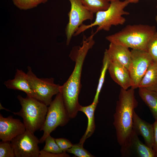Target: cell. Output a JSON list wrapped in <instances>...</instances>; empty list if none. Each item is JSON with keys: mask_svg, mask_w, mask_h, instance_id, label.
Masks as SVG:
<instances>
[{"mask_svg": "<svg viewBox=\"0 0 157 157\" xmlns=\"http://www.w3.org/2000/svg\"><path fill=\"white\" fill-rule=\"evenodd\" d=\"M93 33L88 38H84L82 45L77 49L74 60V70L67 81L60 86L61 94L64 105L70 119L76 116L81 106L78 96L81 89V77L83 65L89 50L95 43Z\"/></svg>", "mask_w": 157, "mask_h": 157, "instance_id": "cell-1", "label": "cell"}, {"mask_svg": "<svg viewBox=\"0 0 157 157\" xmlns=\"http://www.w3.org/2000/svg\"><path fill=\"white\" fill-rule=\"evenodd\" d=\"M134 90L131 87L127 90L121 88L116 102L113 124L120 146L124 144L133 130V113L138 105Z\"/></svg>", "mask_w": 157, "mask_h": 157, "instance_id": "cell-2", "label": "cell"}, {"mask_svg": "<svg viewBox=\"0 0 157 157\" xmlns=\"http://www.w3.org/2000/svg\"><path fill=\"white\" fill-rule=\"evenodd\" d=\"M156 31L154 26L128 25L119 31L107 36L106 38L110 43L147 51L148 42Z\"/></svg>", "mask_w": 157, "mask_h": 157, "instance_id": "cell-3", "label": "cell"}, {"mask_svg": "<svg viewBox=\"0 0 157 157\" xmlns=\"http://www.w3.org/2000/svg\"><path fill=\"white\" fill-rule=\"evenodd\" d=\"M129 3L128 1L116 0L110 2V5L106 10L99 11L96 13L94 21L88 25L83 24L78 29L74 35L77 36L88 28L97 26L94 34L102 30H110L113 26L123 25L126 21L123 16L130 13L124 10L125 8Z\"/></svg>", "mask_w": 157, "mask_h": 157, "instance_id": "cell-4", "label": "cell"}, {"mask_svg": "<svg viewBox=\"0 0 157 157\" xmlns=\"http://www.w3.org/2000/svg\"><path fill=\"white\" fill-rule=\"evenodd\" d=\"M17 98L21 108L19 112L13 113L22 117L26 129L34 133L43 125L48 107L36 99L27 96L24 98L18 95Z\"/></svg>", "mask_w": 157, "mask_h": 157, "instance_id": "cell-5", "label": "cell"}, {"mask_svg": "<svg viewBox=\"0 0 157 157\" xmlns=\"http://www.w3.org/2000/svg\"><path fill=\"white\" fill-rule=\"evenodd\" d=\"M70 119L62 95L59 92L48 107L44 123L40 130L43 131L42 135L39 139L40 143L44 142L46 138L57 127L66 125Z\"/></svg>", "mask_w": 157, "mask_h": 157, "instance_id": "cell-6", "label": "cell"}, {"mask_svg": "<svg viewBox=\"0 0 157 157\" xmlns=\"http://www.w3.org/2000/svg\"><path fill=\"white\" fill-rule=\"evenodd\" d=\"M28 79L35 99L49 106L52 97L60 92L61 85L54 83L53 78H39L33 73L30 67L28 66Z\"/></svg>", "mask_w": 157, "mask_h": 157, "instance_id": "cell-7", "label": "cell"}, {"mask_svg": "<svg viewBox=\"0 0 157 157\" xmlns=\"http://www.w3.org/2000/svg\"><path fill=\"white\" fill-rule=\"evenodd\" d=\"M69 0L71 8L68 14L69 22L65 29L67 45L83 22L87 20L92 21L94 18V14L84 6L81 0Z\"/></svg>", "mask_w": 157, "mask_h": 157, "instance_id": "cell-8", "label": "cell"}, {"mask_svg": "<svg viewBox=\"0 0 157 157\" xmlns=\"http://www.w3.org/2000/svg\"><path fill=\"white\" fill-rule=\"evenodd\" d=\"M16 157H39V140L30 131L26 130L10 141Z\"/></svg>", "mask_w": 157, "mask_h": 157, "instance_id": "cell-9", "label": "cell"}, {"mask_svg": "<svg viewBox=\"0 0 157 157\" xmlns=\"http://www.w3.org/2000/svg\"><path fill=\"white\" fill-rule=\"evenodd\" d=\"M131 63L129 71L131 79V88H138L139 83L153 61L148 52L145 51L132 49Z\"/></svg>", "mask_w": 157, "mask_h": 157, "instance_id": "cell-10", "label": "cell"}, {"mask_svg": "<svg viewBox=\"0 0 157 157\" xmlns=\"http://www.w3.org/2000/svg\"><path fill=\"white\" fill-rule=\"evenodd\" d=\"M122 157H154L156 153L152 148L143 143L133 129L132 132L120 150Z\"/></svg>", "mask_w": 157, "mask_h": 157, "instance_id": "cell-11", "label": "cell"}, {"mask_svg": "<svg viewBox=\"0 0 157 157\" xmlns=\"http://www.w3.org/2000/svg\"><path fill=\"white\" fill-rule=\"evenodd\" d=\"M23 122L19 119L10 116L4 117L0 114V139L1 141H11L26 131Z\"/></svg>", "mask_w": 157, "mask_h": 157, "instance_id": "cell-12", "label": "cell"}, {"mask_svg": "<svg viewBox=\"0 0 157 157\" xmlns=\"http://www.w3.org/2000/svg\"><path fill=\"white\" fill-rule=\"evenodd\" d=\"M108 70L112 79L121 88L127 90L132 86L129 70L118 62L110 59Z\"/></svg>", "mask_w": 157, "mask_h": 157, "instance_id": "cell-13", "label": "cell"}, {"mask_svg": "<svg viewBox=\"0 0 157 157\" xmlns=\"http://www.w3.org/2000/svg\"><path fill=\"white\" fill-rule=\"evenodd\" d=\"M133 129L138 135H140L143 137L147 145L153 148L154 143L153 124L142 119L135 111L133 117Z\"/></svg>", "mask_w": 157, "mask_h": 157, "instance_id": "cell-14", "label": "cell"}, {"mask_svg": "<svg viewBox=\"0 0 157 157\" xmlns=\"http://www.w3.org/2000/svg\"><path fill=\"white\" fill-rule=\"evenodd\" d=\"M106 50L110 59L118 62L129 70L131 63V52L129 48L110 43Z\"/></svg>", "mask_w": 157, "mask_h": 157, "instance_id": "cell-15", "label": "cell"}, {"mask_svg": "<svg viewBox=\"0 0 157 157\" xmlns=\"http://www.w3.org/2000/svg\"><path fill=\"white\" fill-rule=\"evenodd\" d=\"M4 84L8 88L23 91L27 96L35 98V94L30 86L27 74L22 70L17 69L14 78L5 81Z\"/></svg>", "mask_w": 157, "mask_h": 157, "instance_id": "cell-16", "label": "cell"}, {"mask_svg": "<svg viewBox=\"0 0 157 157\" xmlns=\"http://www.w3.org/2000/svg\"><path fill=\"white\" fill-rule=\"evenodd\" d=\"M97 106V104L92 102L88 106H82L81 105L80 106L79 111L84 113L86 116L88 120L86 130L79 143L82 145H83L85 140L92 135L95 130L94 112Z\"/></svg>", "mask_w": 157, "mask_h": 157, "instance_id": "cell-17", "label": "cell"}, {"mask_svg": "<svg viewBox=\"0 0 157 157\" xmlns=\"http://www.w3.org/2000/svg\"><path fill=\"white\" fill-rule=\"evenodd\" d=\"M157 92V63L153 62L140 81L138 88Z\"/></svg>", "mask_w": 157, "mask_h": 157, "instance_id": "cell-18", "label": "cell"}, {"mask_svg": "<svg viewBox=\"0 0 157 157\" xmlns=\"http://www.w3.org/2000/svg\"><path fill=\"white\" fill-rule=\"evenodd\" d=\"M140 98L149 108L153 117L157 119V92L139 88Z\"/></svg>", "mask_w": 157, "mask_h": 157, "instance_id": "cell-19", "label": "cell"}, {"mask_svg": "<svg viewBox=\"0 0 157 157\" xmlns=\"http://www.w3.org/2000/svg\"><path fill=\"white\" fill-rule=\"evenodd\" d=\"M109 58L106 49L104 53L102 61V65L99 78L96 93L92 103L97 105L99 96L104 83L105 75L108 69L109 62Z\"/></svg>", "mask_w": 157, "mask_h": 157, "instance_id": "cell-20", "label": "cell"}, {"mask_svg": "<svg viewBox=\"0 0 157 157\" xmlns=\"http://www.w3.org/2000/svg\"><path fill=\"white\" fill-rule=\"evenodd\" d=\"M84 6L93 14L106 10L110 2L107 0H81Z\"/></svg>", "mask_w": 157, "mask_h": 157, "instance_id": "cell-21", "label": "cell"}, {"mask_svg": "<svg viewBox=\"0 0 157 157\" xmlns=\"http://www.w3.org/2000/svg\"><path fill=\"white\" fill-rule=\"evenodd\" d=\"M14 5L21 10H26L36 7L41 3H44L48 0H12Z\"/></svg>", "mask_w": 157, "mask_h": 157, "instance_id": "cell-22", "label": "cell"}, {"mask_svg": "<svg viewBox=\"0 0 157 157\" xmlns=\"http://www.w3.org/2000/svg\"><path fill=\"white\" fill-rule=\"evenodd\" d=\"M45 145L42 150L44 151L55 154H60L63 152L56 143L55 138L52 137L50 135L46 138Z\"/></svg>", "mask_w": 157, "mask_h": 157, "instance_id": "cell-23", "label": "cell"}, {"mask_svg": "<svg viewBox=\"0 0 157 157\" xmlns=\"http://www.w3.org/2000/svg\"><path fill=\"white\" fill-rule=\"evenodd\" d=\"M154 62L157 63V32L150 39L147 45V50Z\"/></svg>", "mask_w": 157, "mask_h": 157, "instance_id": "cell-24", "label": "cell"}, {"mask_svg": "<svg viewBox=\"0 0 157 157\" xmlns=\"http://www.w3.org/2000/svg\"><path fill=\"white\" fill-rule=\"evenodd\" d=\"M67 152L73 154L78 157H93L94 156L91 154L88 151L85 149L82 145L79 143L73 144L69 149Z\"/></svg>", "mask_w": 157, "mask_h": 157, "instance_id": "cell-25", "label": "cell"}, {"mask_svg": "<svg viewBox=\"0 0 157 157\" xmlns=\"http://www.w3.org/2000/svg\"><path fill=\"white\" fill-rule=\"evenodd\" d=\"M0 157H16L10 141H1L0 142Z\"/></svg>", "mask_w": 157, "mask_h": 157, "instance_id": "cell-26", "label": "cell"}, {"mask_svg": "<svg viewBox=\"0 0 157 157\" xmlns=\"http://www.w3.org/2000/svg\"><path fill=\"white\" fill-rule=\"evenodd\" d=\"M56 141L63 152H66L67 150L73 145L71 142L67 139L63 138L55 139Z\"/></svg>", "mask_w": 157, "mask_h": 157, "instance_id": "cell-27", "label": "cell"}, {"mask_svg": "<svg viewBox=\"0 0 157 157\" xmlns=\"http://www.w3.org/2000/svg\"><path fill=\"white\" fill-rule=\"evenodd\" d=\"M69 155L66 152H63L60 154H55L48 152L42 149L40 151L39 157H68Z\"/></svg>", "mask_w": 157, "mask_h": 157, "instance_id": "cell-28", "label": "cell"}, {"mask_svg": "<svg viewBox=\"0 0 157 157\" xmlns=\"http://www.w3.org/2000/svg\"><path fill=\"white\" fill-rule=\"evenodd\" d=\"M154 131V143L153 147L157 157V119L153 124Z\"/></svg>", "mask_w": 157, "mask_h": 157, "instance_id": "cell-29", "label": "cell"}, {"mask_svg": "<svg viewBox=\"0 0 157 157\" xmlns=\"http://www.w3.org/2000/svg\"><path fill=\"white\" fill-rule=\"evenodd\" d=\"M129 1L130 3H138L139 0H126Z\"/></svg>", "mask_w": 157, "mask_h": 157, "instance_id": "cell-30", "label": "cell"}, {"mask_svg": "<svg viewBox=\"0 0 157 157\" xmlns=\"http://www.w3.org/2000/svg\"><path fill=\"white\" fill-rule=\"evenodd\" d=\"M0 109L1 110V109H4L5 110H6L8 111H10V110H8L7 109H6L5 108H3L2 106V105H1V104H0Z\"/></svg>", "mask_w": 157, "mask_h": 157, "instance_id": "cell-31", "label": "cell"}, {"mask_svg": "<svg viewBox=\"0 0 157 157\" xmlns=\"http://www.w3.org/2000/svg\"><path fill=\"white\" fill-rule=\"evenodd\" d=\"M109 2H110L112 1H116V0H107Z\"/></svg>", "mask_w": 157, "mask_h": 157, "instance_id": "cell-32", "label": "cell"}, {"mask_svg": "<svg viewBox=\"0 0 157 157\" xmlns=\"http://www.w3.org/2000/svg\"><path fill=\"white\" fill-rule=\"evenodd\" d=\"M155 20H156V21L157 23V15L156 16V17H155Z\"/></svg>", "mask_w": 157, "mask_h": 157, "instance_id": "cell-33", "label": "cell"}, {"mask_svg": "<svg viewBox=\"0 0 157 157\" xmlns=\"http://www.w3.org/2000/svg\"><path fill=\"white\" fill-rule=\"evenodd\" d=\"M156 8L157 9V5L156 6Z\"/></svg>", "mask_w": 157, "mask_h": 157, "instance_id": "cell-34", "label": "cell"}]
</instances>
